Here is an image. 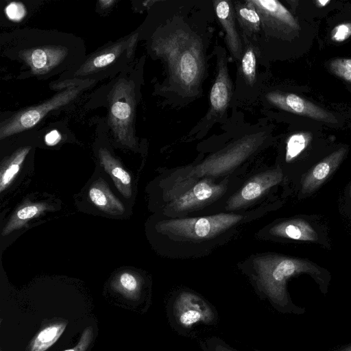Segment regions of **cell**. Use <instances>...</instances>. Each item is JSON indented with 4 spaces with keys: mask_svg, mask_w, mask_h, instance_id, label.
Wrapping results in <instances>:
<instances>
[{
    "mask_svg": "<svg viewBox=\"0 0 351 351\" xmlns=\"http://www.w3.org/2000/svg\"><path fill=\"white\" fill-rule=\"evenodd\" d=\"M272 206L263 202L241 212L181 218L162 217L154 228L163 255L173 259L200 258L232 240L247 224L262 217Z\"/></svg>",
    "mask_w": 351,
    "mask_h": 351,
    "instance_id": "cell-1",
    "label": "cell"
},
{
    "mask_svg": "<svg viewBox=\"0 0 351 351\" xmlns=\"http://www.w3.org/2000/svg\"><path fill=\"white\" fill-rule=\"evenodd\" d=\"M241 73L249 85H253L256 80V59L254 50L248 46L243 51L241 60Z\"/></svg>",
    "mask_w": 351,
    "mask_h": 351,
    "instance_id": "cell-25",
    "label": "cell"
},
{
    "mask_svg": "<svg viewBox=\"0 0 351 351\" xmlns=\"http://www.w3.org/2000/svg\"><path fill=\"white\" fill-rule=\"evenodd\" d=\"M245 4L253 8L259 14L261 23H278L292 29L298 27V23L291 12L276 0H249Z\"/></svg>",
    "mask_w": 351,
    "mask_h": 351,
    "instance_id": "cell-17",
    "label": "cell"
},
{
    "mask_svg": "<svg viewBox=\"0 0 351 351\" xmlns=\"http://www.w3.org/2000/svg\"><path fill=\"white\" fill-rule=\"evenodd\" d=\"M92 332L93 330L91 327L86 328V330L82 333L77 345L71 349L66 350L64 351H86L91 341Z\"/></svg>",
    "mask_w": 351,
    "mask_h": 351,
    "instance_id": "cell-30",
    "label": "cell"
},
{
    "mask_svg": "<svg viewBox=\"0 0 351 351\" xmlns=\"http://www.w3.org/2000/svg\"><path fill=\"white\" fill-rule=\"evenodd\" d=\"M256 237L259 239H291L315 241L318 236L311 224L302 219H289L273 222L262 229Z\"/></svg>",
    "mask_w": 351,
    "mask_h": 351,
    "instance_id": "cell-13",
    "label": "cell"
},
{
    "mask_svg": "<svg viewBox=\"0 0 351 351\" xmlns=\"http://www.w3.org/2000/svg\"><path fill=\"white\" fill-rule=\"evenodd\" d=\"M266 137L263 132L245 135L199 163L170 169L160 182L164 203L181 195L202 179L221 180L233 175L261 151Z\"/></svg>",
    "mask_w": 351,
    "mask_h": 351,
    "instance_id": "cell-2",
    "label": "cell"
},
{
    "mask_svg": "<svg viewBox=\"0 0 351 351\" xmlns=\"http://www.w3.org/2000/svg\"><path fill=\"white\" fill-rule=\"evenodd\" d=\"M241 182V178L233 175L221 180L202 179L181 195L165 203L162 217L181 218L221 213Z\"/></svg>",
    "mask_w": 351,
    "mask_h": 351,
    "instance_id": "cell-5",
    "label": "cell"
},
{
    "mask_svg": "<svg viewBox=\"0 0 351 351\" xmlns=\"http://www.w3.org/2000/svg\"><path fill=\"white\" fill-rule=\"evenodd\" d=\"M19 47L18 56L30 66L36 75H45L55 71L68 56V48L61 44H27Z\"/></svg>",
    "mask_w": 351,
    "mask_h": 351,
    "instance_id": "cell-10",
    "label": "cell"
},
{
    "mask_svg": "<svg viewBox=\"0 0 351 351\" xmlns=\"http://www.w3.org/2000/svg\"><path fill=\"white\" fill-rule=\"evenodd\" d=\"M113 1H100L99 3L102 8H109L112 3H113Z\"/></svg>",
    "mask_w": 351,
    "mask_h": 351,
    "instance_id": "cell-33",
    "label": "cell"
},
{
    "mask_svg": "<svg viewBox=\"0 0 351 351\" xmlns=\"http://www.w3.org/2000/svg\"><path fill=\"white\" fill-rule=\"evenodd\" d=\"M234 10L236 18L245 32L255 34L260 31L261 19L256 10L237 2Z\"/></svg>",
    "mask_w": 351,
    "mask_h": 351,
    "instance_id": "cell-23",
    "label": "cell"
},
{
    "mask_svg": "<svg viewBox=\"0 0 351 351\" xmlns=\"http://www.w3.org/2000/svg\"><path fill=\"white\" fill-rule=\"evenodd\" d=\"M66 326V323H58L43 329L33 339L30 351H45L58 340Z\"/></svg>",
    "mask_w": 351,
    "mask_h": 351,
    "instance_id": "cell-21",
    "label": "cell"
},
{
    "mask_svg": "<svg viewBox=\"0 0 351 351\" xmlns=\"http://www.w3.org/2000/svg\"><path fill=\"white\" fill-rule=\"evenodd\" d=\"M119 286L121 289L130 295L137 293L139 290L140 283L138 278L131 273H122L118 278Z\"/></svg>",
    "mask_w": 351,
    "mask_h": 351,
    "instance_id": "cell-27",
    "label": "cell"
},
{
    "mask_svg": "<svg viewBox=\"0 0 351 351\" xmlns=\"http://www.w3.org/2000/svg\"><path fill=\"white\" fill-rule=\"evenodd\" d=\"M153 48L167 62L173 83L184 95H193L200 86L205 71L199 38L186 29L177 27L158 37Z\"/></svg>",
    "mask_w": 351,
    "mask_h": 351,
    "instance_id": "cell-4",
    "label": "cell"
},
{
    "mask_svg": "<svg viewBox=\"0 0 351 351\" xmlns=\"http://www.w3.org/2000/svg\"><path fill=\"white\" fill-rule=\"evenodd\" d=\"M101 164L106 172L111 176L119 192L125 197L132 195L131 176L106 149L101 148L99 151Z\"/></svg>",
    "mask_w": 351,
    "mask_h": 351,
    "instance_id": "cell-18",
    "label": "cell"
},
{
    "mask_svg": "<svg viewBox=\"0 0 351 351\" xmlns=\"http://www.w3.org/2000/svg\"><path fill=\"white\" fill-rule=\"evenodd\" d=\"M45 210H47V206L44 204H28L20 208L5 226L2 235H7L11 232L21 228L27 221L36 217Z\"/></svg>",
    "mask_w": 351,
    "mask_h": 351,
    "instance_id": "cell-20",
    "label": "cell"
},
{
    "mask_svg": "<svg viewBox=\"0 0 351 351\" xmlns=\"http://www.w3.org/2000/svg\"><path fill=\"white\" fill-rule=\"evenodd\" d=\"M330 2V1H320V0L316 1L317 5L319 7L326 6Z\"/></svg>",
    "mask_w": 351,
    "mask_h": 351,
    "instance_id": "cell-35",
    "label": "cell"
},
{
    "mask_svg": "<svg viewBox=\"0 0 351 351\" xmlns=\"http://www.w3.org/2000/svg\"><path fill=\"white\" fill-rule=\"evenodd\" d=\"M61 140V135L57 130H52L47 133L45 137L47 145L53 146Z\"/></svg>",
    "mask_w": 351,
    "mask_h": 351,
    "instance_id": "cell-32",
    "label": "cell"
},
{
    "mask_svg": "<svg viewBox=\"0 0 351 351\" xmlns=\"http://www.w3.org/2000/svg\"><path fill=\"white\" fill-rule=\"evenodd\" d=\"M213 6L217 18L226 34L228 48L235 61H241L243 45L236 25L234 7L230 1H214Z\"/></svg>",
    "mask_w": 351,
    "mask_h": 351,
    "instance_id": "cell-15",
    "label": "cell"
},
{
    "mask_svg": "<svg viewBox=\"0 0 351 351\" xmlns=\"http://www.w3.org/2000/svg\"><path fill=\"white\" fill-rule=\"evenodd\" d=\"M328 68L333 74L351 83V58L332 59L329 62Z\"/></svg>",
    "mask_w": 351,
    "mask_h": 351,
    "instance_id": "cell-26",
    "label": "cell"
},
{
    "mask_svg": "<svg viewBox=\"0 0 351 351\" xmlns=\"http://www.w3.org/2000/svg\"><path fill=\"white\" fill-rule=\"evenodd\" d=\"M232 92L224 53L217 59V74L210 93V108L206 119L214 120L223 116L229 105Z\"/></svg>",
    "mask_w": 351,
    "mask_h": 351,
    "instance_id": "cell-14",
    "label": "cell"
},
{
    "mask_svg": "<svg viewBox=\"0 0 351 351\" xmlns=\"http://www.w3.org/2000/svg\"><path fill=\"white\" fill-rule=\"evenodd\" d=\"M5 13L10 19L19 21L25 16L26 10L22 3L12 2L6 7Z\"/></svg>",
    "mask_w": 351,
    "mask_h": 351,
    "instance_id": "cell-29",
    "label": "cell"
},
{
    "mask_svg": "<svg viewBox=\"0 0 351 351\" xmlns=\"http://www.w3.org/2000/svg\"><path fill=\"white\" fill-rule=\"evenodd\" d=\"M207 351H237L218 339H211L206 343Z\"/></svg>",
    "mask_w": 351,
    "mask_h": 351,
    "instance_id": "cell-31",
    "label": "cell"
},
{
    "mask_svg": "<svg viewBox=\"0 0 351 351\" xmlns=\"http://www.w3.org/2000/svg\"><path fill=\"white\" fill-rule=\"evenodd\" d=\"M88 195L91 202L104 212L114 215L123 213V204L112 193L102 180L93 183Z\"/></svg>",
    "mask_w": 351,
    "mask_h": 351,
    "instance_id": "cell-19",
    "label": "cell"
},
{
    "mask_svg": "<svg viewBox=\"0 0 351 351\" xmlns=\"http://www.w3.org/2000/svg\"><path fill=\"white\" fill-rule=\"evenodd\" d=\"M29 150L30 147H25L12 156L6 167L1 172L0 192H3L14 179Z\"/></svg>",
    "mask_w": 351,
    "mask_h": 351,
    "instance_id": "cell-22",
    "label": "cell"
},
{
    "mask_svg": "<svg viewBox=\"0 0 351 351\" xmlns=\"http://www.w3.org/2000/svg\"><path fill=\"white\" fill-rule=\"evenodd\" d=\"M239 267L251 277L257 289L283 312L299 314L304 312L302 308L293 304L288 295L286 285L291 277L308 274L322 292L327 291L328 278L326 273L308 260L276 253H261L252 255Z\"/></svg>",
    "mask_w": 351,
    "mask_h": 351,
    "instance_id": "cell-3",
    "label": "cell"
},
{
    "mask_svg": "<svg viewBox=\"0 0 351 351\" xmlns=\"http://www.w3.org/2000/svg\"><path fill=\"white\" fill-rule=\"evenodd\" d=\"M351 36V22L342 23L335 26L330 33V38L337 43L343 42Z\"/></svg>",
    "mask_w": 351,
    "mask_h": 351,
    "instance_id": "cell-28",
    "label": "cell"
},
{
    "mask_svg": "<svg viewBox=\"0 0 351 351\" xmlns=\"http://www.w3.org/2000/svg\"><path fill=\"white\" fill-rule=\"evenodd\" d=\"M136 103L134 82L126 78L119 79L110 92L109 122L118 140L129 145L134 143Z\"/></svg>",
    "mask_w": 351,
    "mask_h": 351,
    "instance_id": "cell-6",
    "label": "cell"
},
{
    "mask_svg": "<svg viewBox=\"0 0 351 351\" xmlns=\"http://www.w3.org/2000/svg\"><path fill=\"white\" fill-rule=\"evenodd\" d=\"M173 313L177 322L184 328L197 323L209 324L215 319L210 306L202 297L190 291H182L177 295Z\"/></svg>",
    "mask_w": 351,
    "mask_h": 351,
    "instance_id": "cell-11",
    "label": "cell"
},
{
    "mask_svg": "<svg viewBox=\"0 0 351 351\" xmlns=\"http://www.w3.org/2000/svg\"><path fill=\"white\" fill-rule=\"evenodd\" d=\"M346 153V147H340L315 165L302 180L300 195L314 192L338 167Z\"/></svg>",
    "mask_w": 351,
    "mask_h": 351,
    "instance_id": "cell-16",
    "label": "cell"
},
{
    "mask_svg": "<svg viewBox=\"0 0 351 351\" xmlns=\"http://www.w3.org/2000/svg\"><path fill=\"white\" fill-rule=\"evenodd\" d=\"M284 179L282 169L276 168L263 170L252 175L228 197L222 212H241L248 210L265 196Z\"/></svg>",
    "mask_w": 351,
    "mask_h": 351,
    "instance_id": "cell-8",
    "label": "cell"
},
{
    "mask_svg": "<svg viewBox=\"0 0 351 351\" xmlns=\"http://www.w3.org/2000/svg\"><path fill=\"white\" fill-rule=\"evenodd\" d=\"M333 351H351V344L344 346Z\"/></svg>",
    "mask_w": 351,
    "mask_h": 351,
    "instance_id": "cell-34",
    "label": "cell"
},
{
    "mask_svg": "<svg viewBox=\"0 0 351 351\" xmlns=\"http://www.w3.org/2000/svg\"><path fill=\"white\" fill-rule=\"evenodd\" d=\"M82 84H74L43 103L23 109L2 122L0 137L3 138L35 126L50 111L73 101L84 89Z\"/></svg>",
    "mask_w": 351,
    "mask_h": 351,
    "instance_id": "cell-7",
    "label": "cell"
},
{
    "mask_svg": "<svg viewBox=\"0 0 351 351\" xmlns=\"http://www.w3.org/2000/svg\"><path fill=\"white\" fill-rule=\"evenodd\" d=\"M266 97L272 105L283 110L328 123L338 122L332 113L296 94L272 91Z\"/></svg>",
    "mask_w": 351,
    "mask_h": 351,
    "instance_id": "cell-12",
    "label": "cell"
},
{
    "mask_svg": "<svg viewBox=\"0 0 351 351\" xmlns=\"http://www.w3.org/2000/svg\"><path fill=\"white\" fill-rule=\"evenodd\" d=\"M350 197H351V186L350 187Z\"/></svg>",
    "mask_w": 351,
    "mask_h": 351,
    "instance_id": "cell-36",
    "label": "cell"
},
{
    "mask_svg": "<svg viewBox=\"0 0 351 351\" xmlns=\"http://www.w3.org/2000/svg\"><path fill=\"white\" fill-rule=\"evenodd\" d=\"M138 34H131L95 52L72 73L73 80H82V77H99V74L109 72L116 66L126 64L133 54Z\"/></svg>",
    "mask_w": 351,
    "mask_h": 351,
    "instance_id": "cell-9",
    "label": "cell"
},
{
    "mask_svg": "<svg viewBox=\"0 0 351 351\" xmlns=\"http://www.w3.org/2000/svg\"><path fill=\"white\" fill-rule=\"evenodd\" d=\"M312 138L306 132H297L289 137L286 145L285 160L291 162L295 159L308 146Z\"/></svg>",
    "mask_w": 351,
    "mask_h": 351,
    "instance_id": "cell-24",
    "label": "cell"
}]
</instances>
